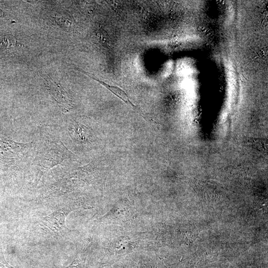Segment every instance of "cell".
<instances>
[{
    "label": "cell",
    "instance_id": "cell-8",
    "mask_svg": "<svg viewBox=\"0 0 268 268\" xmlns=\"http://www.w3.org/2000/svg\"><path fill=\"white\" fill-rule=\"evenodd\" d=\"M2 15V11L0 9V17Z\"/></svg>",
    "mask_w": 268,
    "mask_h": 268
},
{
    "label": "cell",
    "instance_id": "cell-7",
    "mask_svg": "<svg viewBox=\"0 0 268 268\" xmlns=\"http://www.w3.org/2000/svg\"><path fill=\"white\" fill-rule=\"evenodd\" d=\"M65 268H81V267L79 265L76 264L74 262Z\"/></svg>",
    "mask_w": 268,
    "mask_h": 268
},
{
    "label": "cell",
    "instance_id": "cell-1",
    "mask_svg": "<svg viewBox=\"0 0 268 268\" xmlns=\"http://www.w3.org/2000/svg\"><path fill=\"white\" fill-rule=\"evenodd\" d=\"M27 145L0 135V162L6 164L17 162L27 151Z\"/></svg>",
    "mask_w": 268,
    "mask_h": 268
},
{
    "label": "cell",
    "instance_id": "cell-6",
    "mask_svg": "<svg viewBox=\"0 0 268 268\" xmlns=\"http://www.w3.org/2000/svg\"><path fill=\"white\" fill-rule=\"evenodd\" d=\"M0 268H14L10 266L5 260L2 255L0 254Z\"/></svg>",
    "mask_w": 268,
    "mask_h": 268
},
{
    "label": "cell",
    "instance_id": "cell-3",
    "mask_svg": "<svg viewBox=\"0 0 268 268\" xmlns=\"http://www.w3.org/2000/svg\"><path fill=\"white\" fill-rule=\"evenodd\" d=\"M78 70L99 82L102 86H103L104 87H105L110 91H111L112 93H113L115 95H116L119 98L123 100L125 103H126L128 105L132 108L135 111L139 113V114H140L145 120H147L146 116L138 107H137L132 102V101L130 99V97L128 95L122 88L116 86L109 84L108 83L100 80L96 77L92 76L90 74H89V73H88L87 72H86L83 70Z\"/></svg>",
    "mask_w": 268,
    "mask_h": 268
},
{
    "label": "cell",
    "instance_id": "cell-2",
    "mask_svg": "<svg viewBox=\"0 0 268 268\" xmlns=\"http://www.w3.org/2000/svg\"><path fill=\"white\" fill-rule=\"evenodd\" d=\"M45 80L49 93L58 103L62 112L68 111L72 108V103L67 93L61 84L56 83L51 78L48 77Z\"/></svg>",
    "mask_w": 268,
    "mask_h": 268
},
{
    "label": "cell",
    "instance_id": "cell-5",
    "mask_svg": "<svg viewBox=\"0 0 268 268\" xmlns=\"http://www.w3.org/2000/svg\"><path fill=\"white\" fill-rule=\"evenodd\" d=\"M15 44V39L11 35H5L0 41V47L10 48L14 47Z\"/></svg>",
    "mask_w": 268,
    "mask_h": 268
},
{
    "label": "cell",
    "instance_id": "cell-4",
    "mask_svg": "<svg viewBox=\"0 0 268 268\" xmlns=\"http://www.w3.org/2000/svg\"><path fill=\"white\" fill-rule=\"evenodd\" d=\"M87 128L79 123H76L74 125V133L76 138H79L82 141H85L87 138Z\"/></svg>",
    "mask_w": 268,
    "mask_h": 268
}]
</instances>
